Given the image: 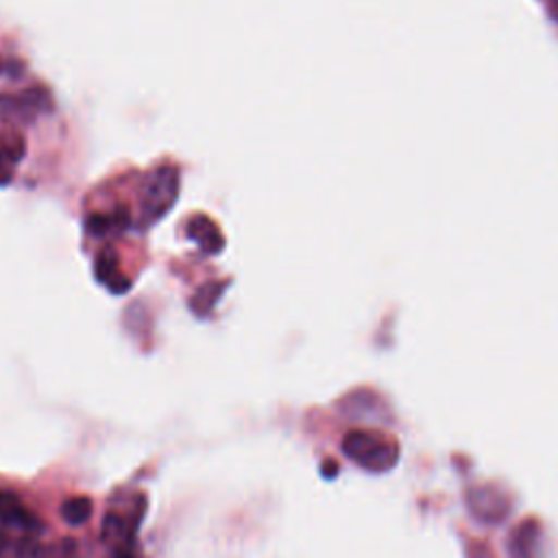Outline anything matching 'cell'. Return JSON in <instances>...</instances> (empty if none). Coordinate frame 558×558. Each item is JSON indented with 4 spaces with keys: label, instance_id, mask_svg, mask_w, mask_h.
<instances>
[{
    "label": "cell",
    "instance_id": "6da1fadb",
    "mask_svg": "<svg viewBox=\"0 0 558 558\" xmlns=\"http://www.w3.org/2000/svg\"><path fill=\"white\" fill-rule=\"evenodd\" d=\"M347 456L355 462H360L362 466H381L384 462V453L386 447L384 442L377 438V434L371 432H351L347 434L344 442H342Z\"/></svg>",
    "mask_w": 558,
    "mask_h": 558
},
{
    "label": "cell",
    "instance_id": "7a4b0ae2",
    "mask_svg": "<svg viewBox=\"0 0 558 558\" xmlns=\"http://www.w3.org/2000/svg\"><path fill=\"white\" fill-rule=\"evenodd\" d=\"M133 532H135V521L109 510L102 519V527H100V536L105 541V545H109L111 549H122V547H133Z\"/></svg>",
    "mask_w": 558,
    "mask_h": 558
},
{
    "label": "cell",
    "instance_id": "3957f363",
    "mask_svg": "<svg viewBox=\"0 0 558 558\" xmlns=\"http://www.w3.org/2000/svg\"><path fill=\"white\" fill-rule=\"evenodd\" d=\"M61 517L68 525H83L92 517V499L76 495L61 504Z\"/></svg>",
    "mask_w": 558,
    "mask_h": 558
},
{
    "label": "cell",
    "instance_id": "277c9868",
    "mask_svg": "<svg viewBox=\"0 0 558 558\" xmlns=\"http://www.w3.org/2000/svg\"><path fill=\"white\" fill-rule=\"evenodd\" d=\"M111 558H137V554L133 547H122V549H113Z\"/></svg>",
    "mask_w": 558,
    "mask_h": 558
}]
</instances>
